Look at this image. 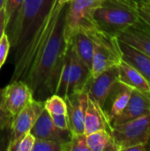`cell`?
Instances as JSON below:
<instances>
[{
  "mask_svg": "<svg viewBox=\"0 0 150 151\" xmlns=\"http://www.w3.org/2000/svg\"><path fill=\"white\" fill-rule=\"evenodd\" d=\"M139 8L150 15V2H138Z\"/></svg>",
  "mask_w": 150,
  "mask_h": 151,
  "instance_id": "31",
  "label": "cell"
},
{
  "mask_svg": "<svg viewBox=\"0 0 150 151\" xmlns=\"http://www.w3.org/2000/svg\"><path fill=\"white\" fill-rule=\"evenodd\" d=\"M87 142L90 151H118L111 134L106 130L88 134Z\"/></svg>",
  "mask_w": 150,
  "mask_h": 151,
  "instance_id": "20",
  "label": "cell"
},
{
  "mask_svg": "<svg viewBox=\"0 0 150 151\" xmlns=\"http://www.w3.org/2000/svg\"><path fill=\"white\" fill-rule=\"evenodd\" d=\"M12 118L13 117L8 112V111L4 106L2 98V89H0V131L4 130L7 127H10Z\"/></svg>",
  "mask_w": 150,
  "mask_h": 151,
  "instance_id": "26",
  "label": "cell"
},
{
  "mask_svg": "<svg viewBox=\"0 0 150 151\" xmlns=\"http://www.w3.org/2000/svg\"><path fill=\"white\" fill-rule=\"evenodd\" d=\"M111 135L118 151H125L135 144H149L150 140V113L136 119L112 127Z\"/></svg>",
  "mask_w": 150,
  "mask_h": 151,
  "instance_id": "6",
  "label": "cell"
},
{
  "mask_svg": "<svg viewBox=\"0 0 150 151\" xmlns=\"http://www.w3.org/2000/svg\"><path fill=\"white\" fill-rule=\"evenodd\" d=\"M79 58L91 69L95 43L84 32H79L71 39Z\"/></svg>",
  "mask_w": 150,
  "mask_h": 151,
  "instance_id": "19",
  "label": "cell"
},
{
  "mask_svg": "<svg viewBox=\"0 0 150 151\" xmlns=\"http://www.w3.org/2000/svg\"><path fill=\"white\" fill-rule=\"evenodd\" d=\"M54 125L62 130H70V122L67 114H50Z\"/></svg>",
  "mask_w": 150,
  "mask_h": 151,
  "instance_id": "28",
  "label": "cell"
},
{
  "mask_svg": "<svg viewBox=\"0 0 150 151\" xmlns=\"http://www.w3.org/2000/svg\"><path fill=\"white\" fill-rule=\"evenodd\" d=\"M24 0H5L4 2V10L6 13L7 25L11 21L17 11L22 4Z\"/></svg>",
  "mask_w": 150,
  "mask_h": 151,
  "instance_id": "25",
  "label": "cell"
},
{
  "mask_svg": "<svg viewBox=\"0 0 150 151\" xmlns=\"http://www.w3.org/2000/svg\"><path fill=\"white\" fill-rule=\"evenodd\" d=\"M150 113V93L133 89L130 99L122 111L111 123V127L136 119Z\"/></svg>",
  "mask_w": 150,
  "mask_h": 151,
  "instance_id": "13",
  "label": "cell"
},
{
  "mask_svg": "<svg viewBox=\"0 0 150 151\" xmlns=\"http://www.w3.org/2000/svg\"><path fill=\"white\" fill-rule=\"evenodd\" d=\"M121 61L122 56L120 54L116 53L103 46L95 44L91 65L92 77L95 78L109 68L118 65Z\"/></svg>",
  "mask_w": 150,
  "mask_h": 151,
  "instance_id": "17",
  "label": "cell"
},
{
  "mask_svg": "<svg viewBox=\"0 0 150 151\" xmlns=\"http://www.w3.org/2000/svg\"><path fill=\"white\" fill-rule=\"evenodd\" d=\"M67 6L68 4H65L61 9L45 45L34 59L24 81L31 88L34 100L43 102L56 92L67 46L64 37Z\"/></svg>",
  "mask_w": 150,
  "mask_h": 151,
  "instance_id": "1",
  "label": "cell"
},
{
  "mask_svg": "<svg viewBox=\"0 0 150 151\" xmlns=\"http://www.w3.org/2000/svg\"><path fill=\"white\" fill-rule=\"evenodd\" d=\"M122 60L136 68L150 83V57L136 48L118 40Z\"/></svg>",
  "mask_w": 150,
  "mask_h": 151,
  "instance_id": "16",
  "label": "cell"
},
{
  "mask_svg": "<svg viewBox=\"0 0 150 151\" xmlns=\"http://www.w3.org/2000/svg\"><path fill=\"white\" fill-rule=\"evenodd\" d=\"M132 92L133 88L119 81H118L110 90L103 105V110L105 112L111 125L126 108Z\"/></svg>",
  "mask_w": 150,
  "mask_h": 151,
  "instance_id": "11",
  "label": "cell"
},
{
  "mask_svg": "<svg viewBox=\"0 0 150 151\" xmlns=\"http://www.w3.org/2000/svg\"><path fill=\"white\" fill-rule=\"evenodd\" d=\"M44 111L42 101L33 100L28 105L21 110L16 116L12 118L10 125V137L6 150H8L18 140L29 133L35 124L36 120Z\"/></svg>",
  "mask_w": 150,
  "mask_h": 151,
  "instance_id": "7",
  "label": "cell"
},
{
  "mask_svg": "<svg viewBox=\"0 0 150 151\" xmlns=\"http://www.w3.org/2000/svg\"><path fill=\"white\" fill-rule=\"evenodd\" d=\"M4 2L5 0H0V10L4 6Z\"/></svg>",
  "mask_w": 150,
  "mask_h": 151,
  "instance_id": "34",
  "label": "cell"
},
{
  "mask_svg": "<svg viewBox=\"0 0 150 151\" xmlns=\"http://www.w3.org/2000/svg\"><path fill=\"white\" fill-rule=\"evenodd\" d=\"M66 151H90L87 142V134L72 132V137L66 146Z\"/></svg>",
  "mask_w": 150,
  "mask_h": 151,
  "instance_id": "22",
  "label": "cell"
},
{
  "mask_svg": "<svg viewBox=\"0 0 150 151\" xmlns=\"http://www.w3.org/2000/svg\"><path fill=\"white\" fill-rule=\"evenodd\" d=\"M34 142L35 137L30 132L27 133L24 136L18 140L11 148H9L8 151H32L34 145Z\"/></svg>",
  "mask_w": 150,
  "mask_h": 151,
  "instance_id": "23",
  "label": "cell"
},
{
  "mask_svg": "<svg viewBox=\"0 0 150 151\" xmlns=\"http://www.w3.org/2000/svg\"><path fill=\"white\" fill-rule=\"evenodd\" d=\"M32 151H65L64 146L57 142L36 139Z\"/></svg>",
  "mask_w": 150,
  "mask_h": 151,
  "instance_id": "24",
  "label": "cell"
},
{
  "mask_svg": "<svg viewBox=\"0 0 150 151\" xmlns=\"http://www.w3.org/2000/svg\"><path fill=\"white\" fill-rule=\"evenodd\" d=\"M10 49H11V42L5 32L2 36V38L0 39V69L4 65V62L6 61Z\"/></svg>",
  "mask_w": 150,
  "mask_h": 151,
  "instance_id": "27",
  "label": "cell"
},
{
  "mask_svg": "<svg viewBox=\"0 0 150 151\" xmlns=\"http://www.w3.org/2000/svg\"><path fill=\"white\" fill-rule=\"evenodd\" d=\"M53 2L54 0H24L7 25L6 34L13 50V62L22 53L28 40L49 12Z\"/></svg>",
  "mask_w": 150,
  "mask_h": 151,
  "instance_id": "2",
  "label": "cell"
},
{
  "mask_svg": "<svg viewBox=\"0 0 150 151\" xmlns=\"http://www.w3.org/2000/svg\"><path fill=\"white\" fill-rule=\"evenodd\" d=\"M136 2H150V0H135Z\"/></svg>",
  "mask_w": 150,
  "mask_h": 151,
  "instance_id": "35",
  "label": "cell"
},
{
  "mask_svg": "<svg viewBox=\"0 0 150 151\" xmlns=\"http://www.w3.org/2000/svg\"><path fill=\"white\" fill-rule=\"evenodd\" d=\"M104 0H72L68 4L64 27V37L70 41L77 33L97 26L94 15Z\"/></svg>",
  "mask_w": 150,
  "mask_h": 151,
  "instance_id": "5",
  "label": "cell"
},
{
  "mask_svg": "<svg viewBox=\"0 0 150 151\" xmlns=\"http://www.w3.org/2000/svg\"><path fill=\"white\" fill-rule=\"evenodd\" d=\"M2 98L4 108L12 117L34 100L31 88L23 81H11L2 89Z\"/></svg>",
  "mask_w": 150,
  "mask_h": 151,
  "instance_id": "8",
  "label": "cell"
},
{
  "mask_svg": "<svg viewBox=\"0 0 150 151\" xmlns=\"http://www.w3.org/2000/svg\"><path fill=\"white\" fill-rule=\"evenodd\" d=\"M30 133L36 139L54 141L62 144L65 151H66V146L72 137V131L59 129L54 125L51 116L45 109L36 120Z\"/></svg>",
  "mask_w": 150,
  "mask_h": 151,
  "instance_id": "9",
  "label": "cell"
},
{
  "mask_svg": "<svg viewBox=\"0 0 150 151\" xmlns=\"http://www.w3.org/2000/svg\"><path fill=\"white\" fill-rule=\"evenodd\" d=\"M84 130L87 135L99 130H106L111 134L112 130V127L103 108L89 97L85 113Z\"/></svg>",
  "mask_w": 150,
  "mask_h": 151,
  "instance_id": "15",
  "label": "cell"
},
{
  "mask_svg": "<svg viewBox=\"0 0 150 151\" xmlns=\"http://www.w3.org/2000/svg\"><path fill=\"white\" fill-rule=\"evenodd\" d=\"M148 150H150V140H149V144H148Z\"/></svg>",
  "mask_w": 150,
  "mask_h": 151,
  "instance_id": "36",
  "label": "cell"
},
{
  "mask_svg": "<svg viewBox=\"0 0 150 151\" xmlns=\"http://www.w3.org/2000/svg\"><path fill=\"white\" fill-rule=\"evenodd\" d=\"M118 39L150 57V26L141 18L118 35Z\"/></svg>",
  "mask_w": 150,
  "mask_h": 151,
  "instance_id": "14",
  "label": "cell"
},
{
  "mask_svg": "<svg viewBox=\"0 0 150 151\" xmlns=\"http://www.w3.org/2000/svg\"><path fill=\"white\" fill-rule=\"evenodd\" d=\"M44 109L50 114H67V105L65 99L53 94L43 101Z\"/></svg>",
  "mask_w": 150,
  "mask_h": 151,
  "instance_id": "21",
  "label": "cell"
},
{
  "mask_svg": "<svg viewBox=\"0 0 150 151\" xmlns=\"http://www.w3.org/2000/svg\"><path fill=\"white\" fill-rule=\"evenodd\" d=\"M118 81L144 93H150V83L133 66L122 60L118 65Z\"/></svg>",
  "mask_w": 150,
  "mask_h": 151,
  "instance_id": "18",
  "label": "cell"
},
{
  "mask_svg": "<svg viewBox=\"0 0 150 151\" xmlns=\"http://www.w3.org/2000/svg\"><path fill=\"white\" fill-rule=\"evenodd\" d=\"M71 1H72V0H57V2L59 3V4H69Z\"/></svg>",
  "mask_w": 150,
  "mask_h": 151,
  "instance_id": "33",
  "label": "cell"
},
{
  "mask_svg": "<svg viewBox=\"0 0 150 151\" xmlns=\"http://www.w3.org/2000/svg\"><path fill=\"white\" fill-rule=\"evenodd\" d=\"M64 99L67 105V116L71 131L76 134L85 133L84 120L88 101V93L86 91L75 92L65 96Z\"/></svg>",
  "mask_w": 150,
  "mask_h": 151,
  "instance_id": "12",
  "label": "cell"
},
{
  "mask_svg": "<svg viewBox=\"0 0 150 151\" xmlns=\"http://www.w3.org/2000/svg\"><path fill=\"white\" fill-rule=\"evenodd\" d=\"M118 81V65H115L103 72L95 78L91 77L86 85L84 91L88 93L89 98L96 102L103 108L110 90Z\"/></svg>",
  "mask_w": 150,
  "mask_h": 151,
  "instance_id": "10",
  "label": "cell"
},
{
  "mask_svg": "<svg viewBox=\"0 0 150 151\" xmlns=\"http://www.w3.org/2000/svg\"><path fill=\"white\" fill-rule=\"evenodd\" d=\"M6 27H7V19H6V13L4 7H3L0 10V39L4 35V34L6 32Z\"/></svg>",
  "mask_w": 150,
  "mask_h": 151,
  "instance_id": "29",
  "label": "cell"
},
{
  "mask_svg": "<svg viewBox=\"0 0 150 151\" xmlns=\"http://www.w3.org/2000/svg\"><path fill=\"white\" fill-rule=\"evenodd\" d=\"M94 18L103 31L118 37L140 20L139 4L135 0H104L96 9Z\"/></svg>",
  "mask_w": 150,
  "mask_h": 151,
  "instance_id": "3",
  "label": "cell"
},
{
  "mask_svg": "<svg viewBox=\"0 0 150 151\" xmlns=\"http://www.w3.org/2000/svg\"><path fill=\"white\" fill-rule=\"evenodd\" d=\"M148 150V144H135L131 147L126 148L125 151H146Z\"/></svg>",
  "mask_w": 150,
  "mask_h": 151,
  "instance_id": "30",
  "label": "cell"
},
{
  "mask_svg": "<svg viewBox=\"0 0 150 151\" xmlns=\"http://www.w3.org/2000/svg\"><path fill=\"white\" fill-rule=\"evenodd\" d=\"M91 77V69L79 58L72 40L68 41L55 94L65 98L75 92L84 91Z\"/></svg>",
  "mask_w": 150,
  "mask_h": 151,
  "instance_id": "4",
  "label": "cell"
},
{
  "mask_svg": "<svg viewBox=\"0 0 150 151\" xmlns=\"http://www.w3.org/2000/svg\"><path fill=\"white\" fill-rule=\"evenodd\" d=\"M139 13H140V16H141V18L145 21V22H147L149 25L150 26V15L149 14H148V13H146V12H144L143 11H141L140 8H139Z\"/></svg>",
  "mask_w": 150,
  "mask_h": 151,
  "instance_id": "32",
  "label": "cell"
}]
</instances>
